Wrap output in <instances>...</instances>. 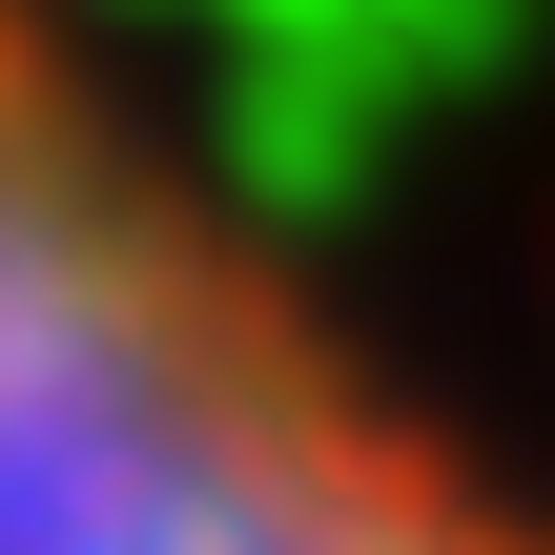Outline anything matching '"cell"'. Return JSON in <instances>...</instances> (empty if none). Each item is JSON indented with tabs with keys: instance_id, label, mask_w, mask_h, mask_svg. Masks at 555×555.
I'll use <instances>...</instances> for the list:
<instances>
[{
	"instance_id": "obj_1",
	"label": "cell",
	"mask_w": 555,
	"mask_h": 555,
	"mask_svg": "<svg viewBox=\"0 0 555 555\" xmlns=\"http://www.w3.org/2000/svg\"><path fill=\"white\" fill-rule=\"evenodd\" d=\"M0 555H535L41 0H0Z\"/></svg>"
}]
</instances>
